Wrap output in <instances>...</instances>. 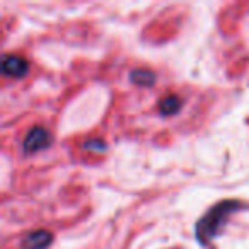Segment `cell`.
Returning a JSON list of instances; mask_svg holds the SVG:
<instances>
[{
    "mask_svg": "<svg viewBox=\"0 0 249 249\" xmlns=\"http://www.w3.org/2000/svg\"><path fill=\"white\" fill-rule=\"evenodd\" d=\"M234 210V205L231 203H224L215 207L207 217H203V220L198 225V237L201 242H207L212 235L217 234V231L220 229V224H224L227 215Z\"/></svg>",
    "mask_w": 249,
    "mask_h": 249,
    "instance_id": "obj_1",
    "label": "cell"
},
{
    "mask_svg": "<svg viewBox=\"0 0 249 249\" xmlns=\"http://www.w3.org/2000/svg\"><path fill=\"white\" fill-rule=\"evenodd\" d=\"M52 143V137L46 132L45 128H33L31 132L26 135L24 139V150L26 152H38V150H43Z\"/></svg>",
    "mask_w": 249,
    "mask_h": 249,
    "instance_id": "obj_2",
    "label": "cell"
},
{
    "mask_svg": "<svg viewBox=\"0 0 249 249\" xmlns=\"http://www.w3.org/2000/svg\"><path fill=\"white\" fill-rule=\"evenodd\" d=\"M2 70L9 77H24L28 73V62L18 55H7L2 62Z\"/></svg>",
    "mask_w": 249,
    "mask_h": 249,
    "instance_id": "obj_3",
    "label": "cell"
},
{
    "mask_svg": "<svg viewBox=\"0 0 249 249\" xmlns=\"http://www.w3.org/2000/svg\"><path fill=\"white\" fill-rule=\"evenodd\" d=\"M52 242V234L46 231H36L26 237L24 246L26 249H43Z\"/></svg>",
    "mask_w": 249,
    "mask_h": 249,
    "instance_id": "obj_4",
    "label": "cell"
},
{
    "mask_svg": "<svg viewBox=\"0 0 249 249\" xmlns=\"http://www.w3.org/2000/svg\"><path fill=\"white\" fill-rule=\"evenodd\" d=\"M179 106H181V101L178 99L176 96L166 97V99L162 101V104H160V107H162V113L164 114H173V113H176V111L179 109Z\"/></svg>",
    "mask_w": 249,
    "mask_h": 249,
    "instance_id": "obj_5",
    "label": "cell"
},
{
    "mask_svg": "<svg viewBox=\"0 0 249 249\" xmlns=\"http://www.w3.org/2000/svg\"><path fill=\"white\" fill-rule=\"evenodd\" d=\"M132 77L137 80L139 84H152V79H154V75L150 72H147V70H137V72H133L132 73Z\"/></svg>",
    "mask_w": 249,
    "mask_h": 249,
    "instance_id": "obj_6",
    "label": "cell"
}]
</instances>
